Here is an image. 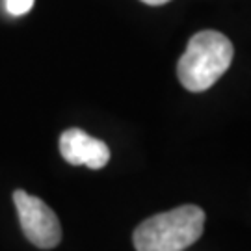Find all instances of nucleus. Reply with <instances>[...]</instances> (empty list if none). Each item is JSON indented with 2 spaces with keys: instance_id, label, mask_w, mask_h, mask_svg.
I'll return each mask as SVG.
<instances>
[{
  "instance_id": "nucleus-1",
  "label": "nucleus",
  "mask_w": 251,
  "mask_h": 251,
  "mask_svg": "<svg viewBox=\"0 0 251 251\" xmlns=\"http://www.w3.org/2000/svg\"><path fill=\"white\" fill-rule=\"evenodd\" d=\"M203 229V208L182 205L142 222L132 240L136 251H184L201 238Z\"/></svg>"
},
{
  "instance_id": "nucleus-2",
  "label": "nucleus",
  "mask_w": 251,
  "mask_h": 251,
  "mask_svg": "<svg viewBox=\"0 0 251 251\" xmlns=\"http://www.w3.org/2000/svg\"><path fill=\"white\" fill-rule=\"evenodd\" d=\"M233 52V45L224 34L216 30L198 32L188 41L186 52L177 63L180 84L192 93H201L212 88L229 69Z\"/></svg>"
},
{
  "instance_id": "nucleus-5",
  "label": "nucleus",
  "mask_w": 251,
  "mask_h": 251,
  "mask_svg": "<svg viewBox=\"0 0 251 251\" xmlns=\"http://www.w3.org/2000/svg\"><path fill=\"white\" fill-rule=\"evenodd\" d=\"M34 8V0H6V9L9 15H25Z\"/></svg>"
},
{
  "instance_id": "nucleus-6",
  "label": "nucleus",
  "mask_w": 251,
  "mask_h": 251,
  "mask_svg": "<svg viewBox=\"0 0 251 251\" xmlns=\"http://www.w3.org/2000/svg\"><path fill=\"white\" fill-rule=\"evenodd\" d=\"M144 4H149V6H162V4H168L170 0H142Z\"/></svg>"
},
{
  "instance_id": "nucleus-4",
  "label": "nucleus",
  "mask_w": 251,
  "mask_h": 251,
  "mask_svg": "<svg viewBox=\"0 0 251 251\" xmlns=\"http://www.w3.org/2000/svg\"><path fill=\"white\" fill-rule=\"evenodd\" d=\"M60 152L71 166H86L90 170H100L110 160L108 145L80 128H67L60 136Z\"/></svg>"
},
{
  "instance_id": "nucleus-3",
  "label": "nucleus",
  "mask_w": 251,
  "mask_h": 251,
  "mask_svg": "<svg viewBox=\"0 0 251 251\" xmlns=\"http://www.w3.org/2000/svg\"><path fill=\"white\" fill-rule=\"evenodd\" d=\"M13 203L17 206L19 222L23 233L30 242L41 248L50 250L56 248L62 240V225L54 210L36 196H30L25 190L13 192Z\"/></svg>"
}]
</instances>
